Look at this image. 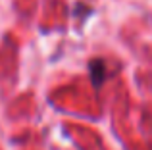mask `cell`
Segmentation results:
<instances>
[{
    "label": "cell",
    "instance_id": "obj_1",
    "mask_svg": "<svg viewBox=\"0 0 152 150\" xmlns=\"http://www.w3.org/2000/svg\"><path fill=\"white\" fill-rule=\"evenodd\" d=\"M89 77H91V83H93L96 89H100L102 83L108 79V66L106 62L100 60V58H93L89 62Z\"/></svg>",
    "mask_w": 152,
    "mask_h": 150
}]
</instances>
